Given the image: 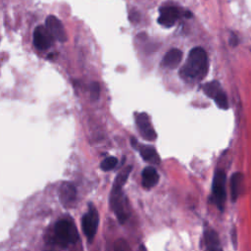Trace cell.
<instances>
[{
  "label": "cell",
  "instance_id": "cell-5",
  "mask_svg": "<svg viewBox=\"0 0 251 251\" xmlns=\"http://www.w3.org/2000/svg\"><path fill=\"white\" fill-rule=\"evenodd\" d=\"M99 224V215L96 210V208L93 205L89 206L88 212L85 214V216L82 219V228L84 230V233L88 237L90 241H91L97 231Z\"/></svg>",
  "mask_w": 251,
  "mask_h": 251
},
{
  "label": "cell",
  "instance_id": "cell-4",
  "mask_svg": "<svg viewBox=\"0 0 251 251\" xmlns=\"http://www.w3.org/2000/svg\"><path fill=\"white\" fill-rule=\"evenodd\" d=\"M212 198L216 207L223 211L226 203V174L222 170L215 172L212 183Z\"/></svg>",
  "mask_w": 251,
  "mask_h": 251
},
{
  "label": "cell",
  "instance_id": "cell-2",
  "mask_svg": "<svg viewBox=\"0 0 251 251\" xmlns=\"http://www.w3.org/2000/svg\"><path fill=\"white\" fill-rule=\"evenodd\" d=\"M132 166L126 167L122 172L118 174L116 177L115 183L113 184L111 197H110V204L111 208L116 214L120 223L124 224L128 218L126 205H125V198L123 195V187L128 181V178L132 172Z\"/></svg>",
  "mask_w": 251,
  "mask_h": 251
},
{
  "label": "cell",
  "instance_id": "cell-12",
  "mask_svg": "<svg viewBox=\"0 0 251 251\" xmlns=\"http://www.w3.org/2000/svg\"><path fill=\"white\" fill-rule=\"evenodd\" d=\"M204 241L207 251H223L219 235L214 229L207 228L205 230Z\"/></svg>",
  "mask_w": 251,
  "mask_h": 251
},
{
  "label": "cell",
  "instance_id": "cell-13",
  "mask_svg": "<svg viewBox=\"0 0 251 251\" xmlns=\"http://www.w3.org/2000/svg\"><path fill=\"white\" fill-rule=\"evenodd\" d=\"M141 178H142V186L144 188H147V189L154 187L158 183V182H159L158 172L152 166L146 167L142 171Z\"/></svg>",
  "mask_w": 251,
  "mask_h": 251
},
{
  "label": "cell",
  "instance_id": "cell-8",
  "mask_svg": "<svg viewBox=\"0 0 251 251\" xmlns=\"http://www.w3.org/2000/svg\"><path fill=\"white\" fill-rule=\"evenodd\" d=\"M136 121H137V125L139 129V133L143 138H145L146 140H149V141L156 139V133H155L153 127L151 126L149 117L146 113L137 114Z\"/></svg>",
  "mask_w": 251,
  "mask_h": 251
},
{
  "label": "cell",
  "instance_id": "cell-9",
  "mask_svg": "<svg viewBox=\"0 0 251 251\" xmlns=\"http://www.w3.org/2000/svg\"><path fill=\"white\" fill-rule=\"evenodd\" d=\"M53 43V38L44 26H39L34 32V44L38 49L46 50Z\"/></svg>",
  "mask_w": 251,
  "mask_h": 251
},
{
  "label": "cell",
  "instance_id": "cell-7",
  "mask_svg": "<svg viewBox=\"0 0 251 251\" xmlns=\"http://www.w3.org/2000/svg\"><path fill=\"white\" fill-rule=\"evenodd\" d=\"M46 28L52 36L53 40H56L60 43H65L67 41V35L64 26L57 17L53 15L48 16L46 21Z\"/></svg>",
  "mask_w": 251,
  "mask_h": 251
},
{
  "label": "cell",
  "instance_id": "cell-14",
  "mask_svg": "<svg viewBox=\"0 0 251 251\" xmlns=\"http://www.w3.org/2000/svg\"><path fill=\"white\" fill-rule=\"evenodd\" d=\"M138 145V143H137ZM144 161L151 163L152 165H158L160 163V157L155 148L147 145H138L137 147Z\"/></svg>",
  "mask_w": 251,
  "mask_h": 251
},
{
  "label": "cell",
  "instance_id": "cell-20",
  "mask_svg": "<svg viewBox=\"0 0 251 251\" xmlns=\"http://www.w3.org/2000/svg\"><path fill=\"white\" fill-rule=\"evenodd\" d=\"M91 97L92 99L94 100H97L99 98V95H100V86L98 83L94 82L91 84Z\"/></svg>",
  "mask_w": 251,
  "mask_h": 251
},
{
  "label": "cell",
  "instance_id": "cell-21",
  "mask_svg": "<svg viewBox=\"0 0 251 251\" xmlns=\"http://www.w3.org/2000/svg\"><path fill=\"white\" fill-rule=\"evenodd\" d=\"M237 43H238V40L235 36H232L231 39H230V46H237Z\"/></svg>",
  "mask_w": 251,
  "mask_h": 251
},
{
  "label": "cell",
  "instance_id": "cell-15",
  "mask_svg": "<svg viewBox=\"0 0 251 251\" xmlns=\"http://www.w3.org/2000/svg\"><path fill=\"white\" fill-rule=\"evenodd\" d=\"M242 181H243V176L241 173H238V172L234 173L230 178V194H231L232 201H236L239 195Z\"/></svg>",
  "mask_w": 251,
  "mask_h": 251
},
{
  "label": "cell",
  "instance_id": "cell-6",
  "mask_svg": "<svg viewBox=\"0 0 251 251\" xmlns=\"http://www.w3.org/2000/svg\"><path fill=\"white\" fill-rule=\"evenodd\" d=\"M160 17L158 22L160 25L171 28L173 27L176 22L184 14L180 8L176 6H163L160 8Z\"/></svg>",
  "mask_w": 251,
  "mask_h": 251
},
{
  "label": "cell",
  "instance_id": "cell-11",
  "mask_svg": "<svg viewBox=\"0 0 251 251\" xmlns=\"http://www.w3.org/2000/svg\"><path fill=\"white\" fill-rule=\"evenodd\" d=\"M183 54L182 50L177 49V48L171 49L163 57L161 65L164 68L175 69V68H177L180 65V63L183 60Z\"/></svg>",
  "mask_w": 251,
  "mask_h": 251
},
{
  "label": "cell",
  "instance_id": "cell-3",
  "mask_svg": "<svg viewBox=\"0 0 251 251\" xmlns=\"http://www.w3.org/2000/svg\"><path fill=\"white\" fill-rule=\"evenodd\" d=\"M54 233L56 239L62 246L75 243L79 238V233L75 225L66 220H60L56 223Z\"/></svg>",
  "mask_w": 251,
  "mask_h": 251
},
{
  "label": "cell",
  "instance_id": "cell-10",
  "mask_svg": "<svg viewBox=\"0 0 251 251\" xmlns=\"http://www.w3.org/2000/svg\"><path fill=\"white\" fill-rule=\"evenodd\" d=\"M59 199L65 207H70L76 200L77 189L71 183H62L59 187Z\"/></svg>",
  "mask_w": 251,
  "mask_h": 251
},
{
  "label": "cell",
  "instance_id": "cell-18",
  "mask_svg": "<svg viewBox=\"0 0 251 251\" xmlns=\"http://www.w3.org/2000/svg\"><path fill=\"white\" fill-rule=\"evenodd\" d=\"M216 104L219 106V108L227 110L228 108V98L227 95L221 91L214 98Z\"/></svg>",
  "mask_w": 251,
  "mask_h": 251
},
{
  "label": "cell",
  "instance_id": "cell-19",
  "mask_svg": "<svg viewBox=\"0 0 251 251\" xmlns=\"http://www.w3.org/2000/svg\"><path fill=\"white\" fill-rule=\"evenodd\" d=\"M114 250L115 251H132L129 243L123 238H120L115 242Z\"/></svg>",
  "mask_w": 251,
  "mask_h": 251
},
{
  "label": "cell",
  "instance_id": "cell-1",
  "mask_svg": "<svg viewBox=\"0 0 251 251\" xmlns=\"http://www.w3.org/2000/svg\"><path fill=\"white\" fill-rule=\"evenodd\" d=\"M208 73V57L201 47L190 50L184 66L181 70V76L188 81H201Z\"/></svg>",
  "mask_w": 251,
  "mask_h": 251
},
{
  "label": "cell",
  "instance_id": "cell-16",
  "mask_svg": "<svg viewBox=\"0 0 251 251\" xmlns=\"http://www.w3.org/2000/svg\"><path fill=\"white\" fill-rule=\"evenodd\" d=\"M222 91L221 86L218 82H211L203 86V91L209 97L215 98V96Z\"/></svg>",
  "mask_w": 251,
  "mask_h": 251
},
{
  "label": "cell",
  "instance_id": "cell-17",
  "mask_svg": "<svg viewBox=\"0 0 251 251\" xmlns=\"http://www.w3.org/2000/svg\"><path fill=\"white\" fill-rule=\"evenodd\" d=\"M118 164V159L116 157H108L106 159H104L101 164H100V168L105 171V172H108V171H111L113 170Z\"/></svg>",
  "mask_w": 251,
  "mask_h": 251
}]
</instances>
